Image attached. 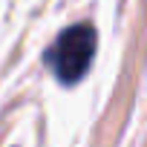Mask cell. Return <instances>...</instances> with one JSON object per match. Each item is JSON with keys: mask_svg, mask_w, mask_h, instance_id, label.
<instances>
[{"mask_svg": "<svg viewBox=\"0 0 147 147\" xmlns=\"http://www.w3.org/2000/svg\"><path fill=\"white\" fill-rule=\"evenodd\" d=\"M95 55V29L90 23H75L63 29L46 49V66L61 84H75L87 75Z\"/></svg>", "mask_w": 147, "mask_h": 147, "instance_id": "6da1fadb", "label": "cell"}]
</instances>
